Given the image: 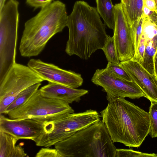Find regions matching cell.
Returning a JSON list of instances; mask_svg holds the SVG:
<instances>
[{
  "label": "cell",
  "mask_w": 157,
  "mask_h": 157,
  "mask_svg": "<svg viewBox=\"0 0 157 157\" xmlns=\"http://www.w3.org/2000/svg\"><path fill=\"white\" fill-rule=\"evenodd\" d=\"M105 26L96 8L83 1L75 2L68 17L66 53L83 60L89 59L96 51L103 47L108 36Z\"/></svg>",
  "instance_id": "1"
},
{
  "label": "cell",
  "mask_w": 157,
  "mask_h": 157,
  "mask_svg": "<svg viewBox=\"0 0 157 157\" xmlns=\"http://www.w3.org/2000/svg\"><path fill=\"white\" fill-rule=\"evenodd\" d=\"M119 97L109 101L100 112L113 142L138 147L149 134V113L126 99Z\"/></svg>",
  "instance_id": "2"
},
{
  "label": "cell",
  "mask_w": 157,
  "mask_h": 157,
  "mask_svg": "<svg viewBox=\"0 0 157 157\" xmlns=\"http://www.w3.org/2000/svg\"><path fill=\"white\" fill-rule=\"evenodd\" d=\"M68 17L65 5L59 0L41 8L25 23L19 47L21 56L29 58L40 54L48 41L67 26Z\"/></svg>",
  "instance_id": "3"
},
{
  "label": "cell",
  "mask_w": 157,
  "mask_h": 157,
  "mask_svg": "<svg viewBox=\"0 0 157 157\" xmlns=\"http://www.w3.org/2000/svg\"><path fill=\"white\" fill-rule=\"evenodd\" d=\"M62 157H116L117 148L105 124L99 122L56 143Z\"/></svg>",
  "instance_id": "4"
},
{
  "label": "cell",
  "mask_w": 157,
  "mask_h": 157,
  "mask_svg": "<svg viewBox=\"0 0 157 157\" xmlns=\"http://www.w3.org/2000/svg\"><path fill=\"white\" fill-rule=\"evenodd\" d=\"M101 116L96 110L56 114L33 118L41 123L43 130L34 142L37 146L49 147L77 132L99 122Z\"/></svg>",
  "instance_id": "5"
},
{
  "label": "cell",
  "mask_w": 157,
  "mask_h": 157,
  "mask_svg": "<svg viewBox=\"0 0 157 157\" xmlns=\"http://www.w3.org/2000/svg\"><path fill=\"white\" fill-rule=\"evenodd\" d=\"M19 5L8 0L0 10V82L16 63Z\"/></svg>",
  "instance_id": "6"
},
{
  "label": "cell",
  "mask_w": 157,
  "mask_h": 157,
  "mask_svg": "<svg viewBox=\"0 0 157 157\" xmlns=\"http://www.w3.org/2000/svg\"><path fill=\"white\" fill-rule=\"evenodd\" d=\"M44 80L28 66L16 63L0 82V114L18 95L27 88Z\"/></svg>",
  "instance_id": "7"
},
{
  "label": "cell",
  "mask_w": 157,
  "mask_h": 157,
  "mask_svg": "<svg viewBox=\"0 0 157 157\" xmlns=\"http://www.w3.org/2000/svg\"><path fill=\"white\" fill-rule=\"evenodd\" d=\"M74 112L68 103L44 97L39 89L22 105L11 111L7 114L11 119L20 120Z\"/></svg>",
  "instance_id": "8"
},
{
  "label": "cell",
  "mask_w": 157,
  "mask_h": 157,
  "mask_svg": "<svg viewBox=\"0 0 157 157\" xmlns=\"http://www.w3.org/2000/svg\"><path fill=\"white\" fill-rule=\"evenodd\" d=\"M115 27L113 37L120 61L132 59L135 55L134 29L125 13L123 3L114 5Z\"/></svg>",
  "instance_id": "9"
},
{
  "label": "cell",
  "mask_w": 157,
  "mask_h": 157,
  "mask_svg": "<svg viewBox=\"0 0 157 157\" xmlns=\"http://www.w3.org/2000/svg\"><path fill=\"white\" fill-rule=\"evenodd\" d=\"M95 85L102 87L109 101L119 98L131 99L146 97V95L133 81H128L110 75L105 69H97L91 79Z\"/></svg>",
  "instance_id": "10"
},
{
  "label": "cell",
  "mask_w": 157,
  "mask_h": 157,
  "mask_svg": "<svg viewBox=\"0 0 157 157\" xmlns=\"http://www.w3.org/2000/svg\"><path fill=\"white\" fill-rule=\"evenodd\" d=\"M27 66L44 81L77 89L81 86L83 79L80 74L60 68L54 64L40 59H32Z\"/></svg>",
  "instance_id": "11"
},
{
  "label": "cell",
  "mask_w": 157,
  "mask_h": 157,
  "mask_svg": "<svg viewBox=\"0 0 157 157\" xmlns=\"http://www.w3.org/2000/svg\"><path fill=\"white\" fill-rule=\"evenodd\" d=\"M43 130L40 122L33 119H12L0 115V131L3 132L19 140H31L35 142Z\"/></svg>",
  "instance_id": "12"
},
{
  "label": "cell",
  "mask_w": 157,
  "mask_h": 157,
  "mask_svg": "<svg viewBox=\"0 0 157 157\" xmlns=\"http://www.w3.org/2000/svg\"><path fill=\"white\" fill-rule=\"evenodd\" d=\"M120 66L127 72L132 81L139 87L150 101L157 102V84L155 76L150 73L140 64L132 59L120 61Z\"/></svg>",
  "instance_id": "13"
},
{
  "label": "cell",
  "mask_w": 157,
  "mask_h": 157,
  "mask_svg": "<svg viewBox=\"0 0 157 157\" xmlns=\"http://www.w3.org/2000/svg\"><path fill=\"white\" fill-rule=\"evenodd\" d=\"M142 35L145 38L146 44L141 65L150 73L155 76L154 59L157 50V25L148 17L144 16Z\"/></svg>",
  "instance_id": "14"
},
{
  "label": "cell",
  "mask_w": 157,
  "mask_h": 157,
  "mask_svg": "<svg viewBox=\"0 0 157 157\" xmlns=\"http://www.w3.org/2000/svg\"><path fill=\"white\" fill-rule=\"evenodd\" d=\"M39 90L44 97L59 100L69 104L74 101L79 102L81 98L88 92V90L84 89H78L49 82Z\"/></svg>",
  "instance_id": "15"
},
{
  "label": "cell",
  "mask_w": 157,
  "mask_h": 157,
  "mask_svg": "<svg viewBox=\"0 0 157 157\" xmlns=\"http://www.w3.org/2000/svg\"><path fill=\"white\" fill-rule=\"evenodd\" d=\"M96 9L105 24L110 29L115 27L114 5L112 0H96Z\"/></svg>",
  "instance_id": "16"
},
{
  "label": "cell",
  "mask_w": 157,
  "mask_h": 157,
  "mask_svg": "<svg viewBox=\"0 0 157 157\" xmlns=\"http://www.w3.org/2000/svg\"><path fill=\"white\" fill-rule=\"evenodd\" d=\"M144 0H128L123 4L125 13L129 21L131 23L136 21L143 14Z\"/></svg>",
  "instance_id": "17"
},
{
  "label": "cell",
  "mask_w": 157,
  "mask_h": 157,
  "mask_svg": "<svg viewBox=\"0 0 157 157\" xmlns=\"http://www.w3.org/2000/svg\"><path fill=\"white\" fill-rule=\"evenodd\" d=\"M18 140L13 136L0 131V157H10Z\"/></svg>",
  "instance_id": "18"
},
{
  "label": "cell",
  "mask_w": 157,
  "mask_h": 157,
  "mask_svg": "<svg viewBox=\"0 0 157 157\" xmlns=\"http://www.w3.org/2000/svg\"><path fill=\"white\" fill-rule=\"evenodd\" d=\"M41 85V83L34 84L21 92L13 101L7 108L4 114H7L11 111L22 105L34 93L39 90Z\"/></svg>",
  "instance_id": "19"
},
{
  "label": "cell",
  "mask_w": 157,
  "mask_h": 157,
  "mask_svg": "<svg viewBox=\"0 0 157 157\" xmlns=\"http://www.w3.org/2000/svg\"><path fill=\"white\" fill-rule=\"evenodd\" d=\"M101 49L103 51L108 62L120 64L119 60L113 37L108 36Z\"/></svg>",
  "instance_id": "20"
},
{
  "label": "cell",
  "mask_w": 157,
  "mask_h": 157,
  "mask_svg": "<svg viewBox=\"0 0 157 157\" xmlns=\"http://www.w3.org/2000/svg\"><path fill=\"white\" fill-rule=\"evenodd\" d=\"M105 69L112 76L128 81H132L127 72L120 64L108 62Z\"/></svg>",
  "instance_id": "21"
},
{
  "label": "cell",
  "mask_w": 157,
  "mask_h": 157,
  "mask_svg": "<svg viewBox=\"0 0 157 157\" xmlns=\"http://www.w3.org/2000/svg\"><path fill=\"white\" fill-rule=\"evenodd\" d=\"M149 115L150 126L149 134L152 138L157 137V102H151Z\"/></svg>",
  "instance_id": "22"
},
{
  "label": "cell",
  "mask_w": 157,
  "mask_h": 157,
  "mask_svg": "<svg viewBox=\"0 0 157 157\" xmlns=\"http://www.w3.org/2000/svg\"><path fill=\"white\" fill-rule=\"evenodd\" d=\"M157 157V154L148 153L132 149H117L116 157Z\"/></svg>",
  "instance_id": "23"
},
{
  "label": "cell",
  "mask_w": 157,
  "mask_h": 157,
  "mask_svg": "<svg viewBox=\"0 0 157 157\" xmlns=\"http://www.w3.org/2000/svg\"><path fill=\"white\" fill-rule=\"evenodd\" d=\"M144 18V16L143 14L136 21L131 23L134 29L135 35L136 50L135 56L141 38Z\"/></svg>",
  "instance_id": "24"
},
{
  "label": "cell",
  "mask_w": 157,
  "mask_h": 157,
  "mask_svg": "<svg viewBox=\"0 0 157 157\" xmlns=\"http://www.w3.org/2000/svg\"><path fill=\"white\" fill-rule=\"evenodd\" d=\"M146 40L141 35V38L136 53L132 59L136 61L141 64H142L144 57L146 47Z\"/></svg>",
  "instance_id": "25"
},
{
  "label": "cell",
  "mask_w": 157,
  "mask_h": 157,
  "mask_svg": "<svg viewBox=\"0 0 157 157\" xmlns=\"http://www.w3.org/2000/svg\"><path fill=\"white\" fill-rule=\"evenodd\" d=\"M36 157H62L58 151L55 148H42L37 153Z\"/></svg>",
  "instance_id": "26"
},
{
  "label": "cell",
  "mask_w": 157,
  "mask_h": 157,
  "mask_svg": "<svg viewBox=\"0 0 157 157\" xmlns=\"http://www.w3.org/2000/svg\"><path fill=\"white\" fill-rule=\"evenodd\" d=\"M53 0H26L27 4L35 9L42 8L51 3Z\"/></svg>",
  "instance_id": "27"
},
{
  "label": "cell",
  "mask_w": 157,
  "mask_h": 157,
  "mask_svg": "<svg viewBox=\"0 0 157 157\" xmlns=\"http://www.w3.org/2000/svg\"><path fill=\"white\" fill-rule=\"evenodd\" d=\"M23 144L21 145L20 144L16 146L14 150L11 154L10 157H28L26 153L24 148L22 147Z\"/></svg>",
  "instance_id": "28"
},
{
  "label": "cell",
  "mask_w": 157,
  "mask_h": 157,
  "mask_svg": "<svg viewBox=\"0 0 157 157\" xmlns=\"http://www.w3.org/2000/svg\"><path fill=\"white\" fill-rule=\"evenodd\" d=\"M144 4L150 10L155 12L157 15V7L154 0H144Z\"/></svg>",
  "instance_id": "29"
},
{
  "label": "cell",
  "mask_w": 157,
  "mask_h": 157,
  "mask_svg": "<svg viewBox=\"0 0 157 157\" xmlns=\"http://www.w3.org/2000/svg\"><path fill=\"white\" fill-rule=\"evenodd\" d=\"M154 63L155 75L157 78V50L155 55Z\"/></svg>",
  "instance_id": "30"
},
{
  "label": "cell",
  "mask_w": 157,
  "mask_h": 157,
  "mask_svg": "<svg viewBox=\"0 0 157 157\" xmlns=\"http://www.w3.org/2000/svg\"><path fill=\"white\" fill-rule=\"evenodd\" d=\"M6 0H0V10H1L6 3Z\"/></svg>",
  "instance_id": "31"
},
{
  "label": "cell",
  "mask_w": 157,
  "mask_h": 157,
  "mask_svg": "<svg viewBox=\"0 0 157 157\" xmlns=\"http://www.w3.org/2000/svg\"><path fill=\"white\" fill-rule=\"evenodd\" d=\"M120 0L121 1V2L124 4H125L128 1V0Z\"/></svg>",
  "instance_id": "32"
},
{
  "label": "cell",
  "mask_w": 157,
  "mask_h": 157,
  "mask_svg": "<svg viewBox=\"0 0 157 157\" xmlns=\"http://www.w3.org/2000/svg\"><path fill=\"white\" fill-rule=\"evenodd\" d=\"M155 82L157 84V78L155 76Z\"/></svg>",
  "instance_id": "33"
},
{
  "label": "cell",
  "mask_w": 157,
  "mask_h": 157,
  "mask_svg": "<svg viewBox=\"0 0 157 157\" xmlns=\"http://www.w3.org/2000/svg\"><path fill=\"white\" fill-rule=\"evenodd\" d=\"M154 0L155 1V2L156 3V6H157V0Z\"/></svg>",
  "instance_id": "34"
},
{
  "label": "cell",
  "mask_w": 157,
  "mask_h": 157,
  "mask_svg": "<svg viewBox=\"0 0 157 157\" xmlns=\"http://www.w3.org/2000/svg\"><path fill=\"white\" fill-rule=\"evenodd\" d=\"M156 24H157V23H156Z\"/></svg>",
  "instance_id": "35"
}]
</instances>
